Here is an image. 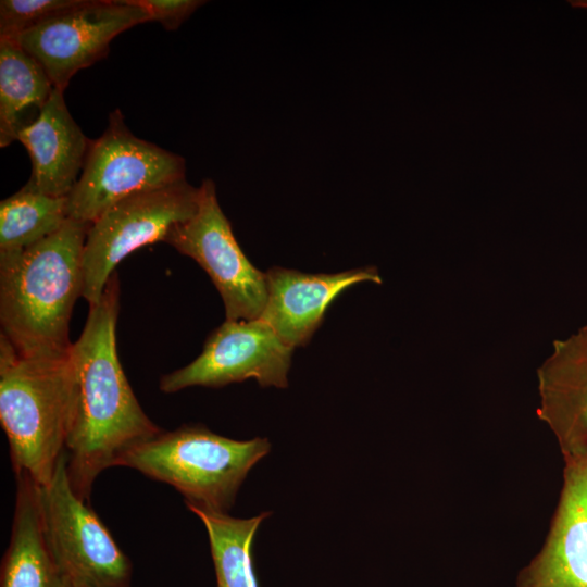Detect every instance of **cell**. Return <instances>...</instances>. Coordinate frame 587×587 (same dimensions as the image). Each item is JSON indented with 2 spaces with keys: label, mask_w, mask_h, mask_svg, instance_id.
Returning a JSON list of instances; mask_svg holds the SVG:
<instances>
[{
  "label": "cell",
  "mask_w": 587,
  "mask_h": 587,
  "mask_svg": "<svg viewBox=\"0 0 587 587\" xmlns=\"http://www.w3.org/2000/svg\"><path fill=\"white\" fill-rule=\"evenodd\" d=\"M118 309L114 273L99 302L89 307L84 329L70 350L74 397L65 444L67 474L75 494L87 502L102 471L162 430L141 409L118 360Z\"/></svg>",
  "instance_id": "obj_1"
},
{
  "label": "cell",
  "mask_w": 587,
  "mask_h": 587,
  "mask_svg": "<svg viewBox=\"0 0 587 587\" xmlns=\"http://www.w3.org/2000/svg\"><path fill=\"white\" fill-rule=\"evenodd\" d=\"M91 224L68 217L46 239L0 252V324L22 357L70 352V320L83 296V251Z\"/></svg>",
  "instance_id": "obj_2"
},
{
  "label": "cell",
  "mask_w": 587,
  "mask_h": 587,
  "mask_svg": "<svg viewBox=\"0 0 587 587\" xmlns=\"http://www.w3.org/2000/svg\"><path fill=\"white\" fill-rule=\"evenodd\" d=\"M73 397L70 352L22 357L0 336V422L15 475L50 482L65 451Z\"/></svg>",
  "instance_id": "obj_3"
},
{
  "label": "cell",
  "mask_w": 587,
  "mask_h": 587,
  "mask_svg": "<svg viewBox=\"0 0 587 587\" xmlns=\"http://www.w3.org/2000/svg\"><path fill=\"white\" fill-rule=\"evenodd\" d=\"M270 448L266 438L234 440L202 425H183L133 447L117 465L173 486L187 507L226 513L247 474Z\"/></svg>",
  "instance_id": "obj_4"
},
{
  "label": "cell",
  "mask_w": 587,
  "mask_h": 587,
  "mask_svg": "<svg viewBox=\"0 0 587 587\" xmlns=\"http://www.w3.org/2000/svg\"><path fill=\"white\" fill-rule=\"evenodd\" d=\"M186 179L185 159L135 136L120 109L91 140L82 173L67 196L68 217L91 224L116 202Z\"/></svg>",
  "instance_id": "obj_5"
},
{
  "label": "cell",
  "mask_w": 587,
  "mask_h": 587,
  "mask_svg": "<svg viewBox=\"0 0 587 587\" xmlns=\"http://www.w3.org/2000/svg\"><path fill=\"white\" fill-rule=\"evenodd\" d=\"M47 546L62 587H129L132 563L89 503L73 490L64 451L40 486Z\"/></svg>",
  "instance_id": "obj_6"
},
{
  "label": "cell",
  "mask_w": 587,
  "mask_h": 587,
  "mask_svg": "<svg viewBox=\"0 0 587 587\" xmlns=\"http://www.w3.org/2000/svg\"><path fill=\"white\" fill-rule=\"evenodd\" d=\"M199 187L183 179L125 198L96 218L83 251V298L89 307L101 299L117 264L133 251L165 241L172 228L190 218Z\"/></svg>",
  "instance_id": "obj_7"
},
{
  "label": "cell",
  "mask_w": 587,
  "mask_h": 587,
  "mask_svg": "<svg viewBox=\"0 0 587 587\" xmlns=\"http://www.w3.org/2000/svg\"><path fill=\"white\" fill-rule=\"evenodd\" d=\"M199 190L196 213L175 225L164 242L207 272L222 297L226 321L258 320L267 300L266 275L239 247L218 204L214 182L203 179Z\"/></svg>",
  "instance_id": "obj_8"
},
{
  "label": "cell",
  "mask_w": 587,
  "mask_h": 587,
  "mask_svg": "<svg viewBox=\"0 0 587 587\" xmlns=\"http://www.w3.org/2000/svg\"><path fill=\"white\" fill-rule=\"evenodd\" d=\"M146 22L149 15L133 0H85L13 41L39 63L54 88L64 91L78 71L108 55L117 35Z\"/></svg>",
  "instance_id": "obj_9"
},
{
  "label": "cell",
  "mask_w": 587,
  "mask_h": 587,
  "mask_svg": "<svg viewBox=\"0 0 587 587\" xmlns=\"http://www.w3.org/2000/svg\"><path fill=\"white\" fill-rule=\"evenodd\" d=\"M294 348L263 320L225 321L207 338L200 355L163 375L160 389L176 392L191 386L222 387L254 378L262 387L286 388Z\"/></svg>",
  "instance_id": "obj_10"
},
{
  "label": "cell",
  "mask_w": 587,
  "mask_h": 587,
  "mask_svg": "<svg viewBox=\"0 0 587 587\" xmlns=\"http://www.w3.org/2000/svg\"><path fill=\"white\" fill-rule=\"evenodd\" d=\"M537 379V415L554 435L564 462L587 461V325L553 342Z\"/></svg>",
  "instance_id": "obj_11"
},
{
  "label": "cell",
  "mask_w": 587,
  "mask_h": 587,
  "mask_svg": "<svg viewBox=\"0 0 587 587\" xmlns=\"http://www.w3.org/2000/svg\"><path fill=\"white\" fill-rule=\"evenodd\" d=\"M516 587H587V461L564 462L546 540L520 572Z\"/></svg>",
  "instance_id": "obj_12"
},
{
  "label": "cell",
  "mask_w": 587,
  "mask_h": 587,
  "mask_svg": "<svg viewBox=\"0 0 587 587\" xmlns=\"http://www.w3.org/2000/svg\"><path fill=\"white\" fill-rule=\"evenodd\" d=\"M265 275L267 300L260 319L292 348L309 342L329 304L345 289L362 282L382 284L374 266L335 274H307L274 266Z\"/></svg>",
  "instance_id": "obj_13"
},
{
  "label": "cell",
  "mask_w": 587,
  "mask_h": 587,
  "mask_svg": "<svg viewBox=\"0 0 587 587\" xmlns=\"http://www.w3.org/2000/svg\"><path fill=\"white\" fill-rule=\"evenodd\" d=\"M28 151L32 173L26 186L53 197H67L78 179L90 146L72 117L64 91L54 88L39 117L17 138Z\"/></svg>",
  "instance_id": "obj_14"
},
{
  "label": "cell",
  "mask_w": 587,
  "mask_h": 587,
  "mask_svg": "<svg viewBox=\"0 0 587 587\" xmlns=\"http://www.w3.org/2000/svg\"><path fill=\"white\" fill-rule=\"evenodd\" d=\"M15 479L14 514L0 587H62L43 533L40 486L25 474L15 475Z\"/></svg>",
  "instance_id": "obj_15"
},
{
  "label": "cell",
  "mask_w": 587,
  "mask_h": 587,
  "mask_svg": "<svg viewBox=\"0 0 587 587\" xmlns=\"http://www.w3.org/2000/svg\"><path fill=\"white\" fill-rule=\"evenodd\" d=\"M54 87L15 41L0 39V147L16 141L47 105Z\"/></svg>",
  "instance_id": "obj_16"
},
{
  "label": "cell",
  "mask_w": 587,
  "mask_h": 587,
  "mask_svg": "<svg viewBox=\"0 0 587 587\" xmlns=\"http://www.w3.org/2000/svg\"><path fill=\"white\" fill-rule=\"evenodd\" d=\"M203 523L210 541L217 587H259L252 564V541L268 512L251 519L187 507Z\"/></svg>",
  "instance_id": "obj_17"
},
{
  "label": "cell",
  "mask_w": 587,
  "mask_h": 587,
  "mask_svg": "<svg viewBox=\"0 0 587 587\" xmlns=\"http://www.w3.org/2000/svg\"><path fill=\"white\" fill-rule=\"evenodd\" d=\"M67 220V197L24 185L0 202V252L24 250L57 233Z\"/></svg>",
  "instance_id": "obj_18"
},
{
  "label": "cell",
  "mask_w": 587,
  "mask_h": 587,
  "mask_svg": "<svg viewBox=\"0 0 587 587\" xmlns=\"http://www.w3.org/2000/svg\"><path fill=\"white\" fill-rule=\"evenodd\" d=\"M85 0H1L0 39L13 40L43 22L77 8Z\"/></svg>",
  "instance_id": "obj_19"
},
{
  "label": "cell",
  "mask_w": 587,
  "mask_h": 587,
  "mask_svg": "<svg viewBox=\"0 0 587 587\" xmlns=\"http://www.w3.org/2000/svg\"><path fill=\"white\" fill-rule=\"evenodd\" d=\"M149 15L150 22L160 23L166 30L177 29L198 8L201 0H133Z\"/></svg>",
  "instance_id": "obj_20"
},
{
  "label": "cell",
  "mask_w": 587,
  "mask_h": 587,
  "mask_svg": "<svg viewBox=\"0 0 587 587\" xmlns=\"http://www.w3.org/2000/svg\"><path fill=\"white\" fill-rule=\"evenodd\" d=\"M569 3L574 8H586L587 9V0H574V1H569Z\"/></svg>",
  "instance_id": "obj_21"
}]
</instances>
